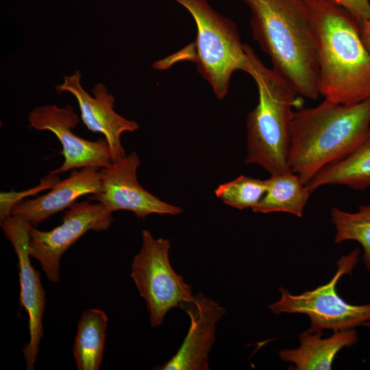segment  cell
<instances>
[{"mask_svg": "<svg viewBox=\"0 0 370 370\" xmlns=\"http://www.w3.org/2000/svg\"><path fill=\"white\" fill-rule=\"evenodd\" d=\"M251 12L254 39L273 69L302 97L320 95L316 40L304 0H243Z\"/></svg>", "mask_w": 370, "mask_h": 370, "instance_id": "cell-1", "label": "cell"}, {"mask_svg": "<svg viewBox=\"0 0 370 370\" xmlns=\"http://www.w3.org/2000/svg\"><path fill=\"white\" fill-rule=\"evenodd\" d=\"M314 27L319 92L325 99L352 105L370 98V53L360 25L329 0H304Z\"/></svg>", "mask_w": 370, "mask_h": 370, "instance_id": "cell-2", "label": "cell"}, {"mask_svg": "<svg viewBox=\"0 0 370 370\" xmlns=\"http://www.w3.org/2000/svg\"><path fill=\"white\" fill-rule=\"evenodd\" d=\"M370 129V98L344 105L324 99L295 112L288 169L306 184L326 166L341 160L361 143Z\"/></svg>", "mask_w": 370, "mask_h": 370, "instance_id": "cell-3", "label": "cell"}, {"mask_svg": "<svg viewBox=\"0 0 370 370\" xmlns=\"http://www.w3.org/2000/svg\"><path fill=\"white\" fill-rule=\"evenodd\" d=\"M250 75L258 92V103L247 118L246 164L262 166L270 174L290 170L288 154L294 108L301 109L303 99L293 87L268 68L253 49L244 44Z\"/></svg>", "mask_w": 370, "mask_h": 370, "instance_id": "cell-4", "label": "cell"}, {"mask_svg": "<svg viewBox=\"0 0 370 370\" xmlns=\"http://www.w3.org/2000/svg\"><path fill=\"white\" fill-rule=\"evenodd\" d=\"M197 26V69L218 99L227 95L232 73L249 71V62L235 23L216 12L207 0H175Z\"/></svg>", "mask_w": 370, "mask_h": 370, "instance_id": "cell-5", "label": "cell"}, {"mask_svg": "<svg viewBox=\"0 0 370 370\" xmlns=\"http://www.w3.org/2000/svg\"><path fill=\"white\" fill-rule=\"evenodd\" d=\"M143 244L134 257L130 277L145 301L152 327L160 325L166 314L193 299V290L172 267L169 240L142 231Z\"/></svg>", "mask_w": 370, "mask_h": 370, "instance_id": "cell-6", "label": "cell"}, {"mask_svg": "<svg viewBox=\"0 0 370 370\" xmlns=\"http://www.w3.org/2000/svg\"><path fill=\"white\" fill-rule=\"evenodd\" d=\"M359 249L342 256L337 261V271L331 280L312 291L300 295H292L280 288L279 300L269 306L275 314L301 313L310 319L308 332H321L330 329L334 332L354 329L370 321V303L353 305L343 300L336 293L340 278L351 274L358 261Z\"/></svg>", "mask_w": 370, "mask_h": 370, "instance_id": "cell-7", "label": "cell"}, {"mask_svg": "<svg viewBox=\"0 0 370 370\" xmlns=\"http://www.w3.org/2000/svg\"><path fill=\"white\" fill-rule=\"evenodd\" d=\"M112 221V213L100 203L76 201L64 212L62 223L51 230L41 231L31 225L29 256L39 262L49 281L58 282L65 251L87 232L106 230Z\"/></svg>", "mask_w": 370, "mask_h": 370, "instance_id": "cell-8", "label": "cell"}, {"mask_svg": "<svg viewBox=\"0 0 370 370\" xmlns=\"http://www.w3.org/2000/svg\"><path fill=\"white\" fill-rule=\"evenodd\" d=\"M29 128L53 133L62 145L63 163L50 173L58 175L71 169L110 166L112 155L105 138L88 140L75 135L72 130L79 122V116L71 106L58 107L45 105L34 108L28 115Z\"/></svg>", "mask_w": 370, "mask_h": 370, "instance_id": "cell-9", "label": "cell"}, {"mask_svg": "<svg viewBox=\"0 0 370 370\" xmlns=\"http://www.w3.org/2000/svg\"><path fill=\"white\" fill-rule=\"evenodd\" d=\"M1 226L18 259L19 304L29 317V341L24 346L23 353L26 369L33 370L43 336L42 317L46 293L40 282V273L30 261L29 243L31 224L20 216L10 215L1 222Z\"/></svg>", "mask_w": 370, "mask_h": 370, "instance_id": "cell-10", "label": "cell"}, {"mask_svg": "<svg viewBox=\"0 0 370 370\" xmlns=\"http://www.w3.org/2000/svg\"><path fill=\"white\" fill-rule=\"evenodd\" d=\"M140 161L133 151L99 170L101 190L90 195V201H97L108 211L127 210L144 219L151 214H180L183 210L166 203L144 189L138 183L136 171Z\"/></svg>", "mask_w": 370, "mask_h": 370, "instance_id": "cell-11", "label": "cell"}, {"mask_svg": "<svg viewBox=\"0 0 370 370\" xmlns=\"http://www.w3.org/2000/svg\"><path fill=\"white\" fill-rule=\"evenodd\" d=\"M82 74L75 71L71 75H64V82L56 86L58 93L72 94L79 105L81 119L88 130L104 136L111 151L112 162L125 156L121 143L123 132H133L138 129L136 122L128 120L114 110V99L102 83L92 89V96L81 84Z\"/></svg>", "mask_w": 370, "mask_h": 370, "instance_id": "cell-12", "label": "cell"}, {"mask_svg": "<svg viewBox=\"0 0 370 370\" xmlns=\"http://www.w3.org/2000/svg\"><path fill=\"white\" fill-rule=\"evenodd\" d=\"M182 308L190 318V326L180 347L164 365L156 369H209V353L215 341L217 322L225 314L224 308L216 301L198 293Z\"/></svg>", "mask_w": 370, "mask_h": 370, "instance_id": "cell-13", "label": "cell"}, {"mask_svg": "<svg viewBox=\"0 0 370 370\" xmlns=\"http://www.w3.org/2000/svg\"><path fill=\"white\" fill-rule=\"evenodd\" d=\"M99 170L94 166L74 169L69 177L57 182L47 194L17 203L11 215L20 216L32 225L38 226L51 216L69 208L78 198L99 193Z\"/></svg>", "mask_w": 370, "mask_h": 370, "instance_id": "cell-14", "label": "cell"}, {"mask_svg": "<svg viewBox=\"0 0 370 370\" xmlns=\"http://www.w3.org/2000/svg\"><path fill=\"white\" fill-rule=\"evenodd\" d=\"M321 334V332H304L299 336V346L280 351V359L293 363L297 370H329L336 354L358 341V332L354 329L334 332L326 338H322Z\"/></svg>", "mask_w": 370, "mask_h": 370, "instance_id": "cell-15", "label": "cell"}, {"mask_svg": "<svg viewBox=\"0 0 370 370\" xmlns=\"http://www.w3.org/2000/svg\"><path fill=\"white\" fill-rule=\"evenodd\" d=\"M325 185H344L355 190L370 186V129L352 153L326 166L306 184L311 193Z\"/></svg>", "mask_w": 370, "mask_h": 370, "instance_id": "cell-16", "label": "cell"}, {"mask_svg": "<svg viewBox=\"0 0 370 370\" xmlns=\"http://www.w3.org/2000/svg\"><path fill=\"white\" fill-rule=\"evenodd\" d=\"M267 191L252 208L256 213L283 212L301 217L312 193L299 177L291 170L271 174L266 180Z\"/></svg>", "mask_w": 370, "mask_h": 370, "instance_id": "cell-17", "label": "cell"}, {"mask_svg": "<svg viewBox=\"0 0 370 370\" xmlns=\"http://www.w3.org/2000/svg\"><path fill=\"white\" fill-rule=\"evenodd\" d=\"M108 326V317L101 310L90 308L79 320L73 353L79 370H98L101 366Z\"/></svg>", "mask_w": 370, "mask_h": 370, "instance_id": "cell-18", "label": "cell"}, {"mask_svg": "<svg viewBox=\"0 0 370 370\" xmlns=\"http://www.w3.org/2000/svg\"><path fill=\"white\" fill-rule=\"evenodd\" d=\"M331 221L336 230V243L355 241L361 245L364 250L363 261L370 273V205L360 206L355 212L333 208Z\"/></svg>", "mask_w": 370, "mask_h": 370, "instance_id": "cell-19", "label": "cell"}, {"mask_svg": "<svg viewBox=\"0 0 370 370\" xmlns=\"http://www.w3.org/2000/svg\"><path fill=\"white\" fill-rule=\"evenodd\" d=\"M266 191V180L241 175L230 182L220 184L215 190V194L226 204L242 210L254 208Z\"/></svg>", "mask_w": 370, "mask_h": 370, "instance_id": "cell-20", "label": "cell"}, {"mask_svg": "<svg viewBox=\"0 0 370 370\" xmlns=\"http://www.w3.org/2000/svg\"><path fill=\"white\" fill-rule=\"evenodd\" d=\"M60 180L58 175L51 173L42 178L36 186L22 192H1L0 198V221L2 222L11 215L13 207L19 201L25 199V197L36 195L41 190L52 188Z\"/></svg>", "mask_w": 370, "mask_h": 370, "instance_id": "cell-21", "label": "cell"}, {"mask_svg": "<svg viewBox=\"0 0 370 370\" xmlns=\"http://www.w3.org/2000/svg\"><path fill=\"white\" fill-rule=\"evenodd\" d=\"M346 10L360 26L370 18L369 0H329Z\"/></svg>", "mask_w": 370, "mask_h": 370, "instance_id": "cell-22", "label": "cell"}, {"mask_svg": "<svg viewBox=\"0 0 370 370\" xmlns=\"http://www.w3.org/2000/svg\"><path fill=\"white\" fill-rule=\"evenodd\" d=\"M360 34L365 47L370 53V18L360 26Z\"/></svg>", "mask_w": 370, "mask_h": 370, "instance_id": "cell-23", "label": "cell"}, {"mask_svg": "<svg viewBox=\"0 0 370 370\" xmlns=\"http://www.w3.org/2000/svg\"><path fill=\"white\" fill-rule=\"evenodd\" d=\"M362 326H365V327H367L370 328V321L365 322V323L362 324Z\"/></svg>", "mask_w": 370, "mask_h": 370, "instance_id": "cell-24", "label": "cell"}]
</instances>
